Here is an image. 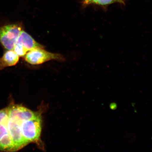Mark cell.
Listing matches in <instances>:
<instances>
[{
  "instance_id": "6da1fadb",
  "label": "cell",
  "mask_w": 152,
  "mask_h": 152,
  "mask_svg": "<svg viewBox=\"0 0 152 152\" xmlns=\"http://www.w3.org/2000/svg\"><path fill=\"white\" fill-rule=\"evenodd\" d=\"M10 118L8 107L0 110V151L5 152L17 151L10 137Z\"/></svg>"
},
{
  "instance_id": "7a4b0ae2",
  "label": "cell",
  "mask_w": 152,
  "mask_h": 152,
  "mask_svg": "<svg viewBox=\"0 0 152 152\" xmlns=\"http://www.w3.org/2000/svg\"><path fill=\"white\" fill-rule=\"evenodd\" d=\"M42 122V115L24 121L22 131L23 135L28 143H35L41 149H44V145L41 139Z\"/></svg>"
},
{
  "instance_id": "3957f363",
  "label": "cell",
  "mask_w": 152,
  "mask_h": 152,
  "mask_svg": "<svg viewBox=\"0 0 152 152\" xmlns=\"http://www.w3.org/2000/svg\"><path fill=\"white\" fill-rule=\"evenodd\" d=\"M24 58L27 62L32 65L42 64L52 60L61 62L65 61L62 55L47 51L44 48H36L30 50Z\"/></svg>"
},
{
  "instance_id": "277c9868",
  "label": "cell",
  "mask_w": 152,
  "mask_h": 152,
  "mask_svg": "<svg viewBox=\"0 0 152 152\" xmlns=\"http://www.w3.org/2000/svg\"><path fill=\"white\" fill-rule=\"evenodd\" d=\"M22 31V25L20 23L0 26V43L6 50H12Z\"/></svg>"
},
{
  "instance_id": "5b68a950",
  "label": "cell",
  "mask_w": 152,
  "mask_h": 152,
  "mask_svg": "<svg viewBox=\"0 0 152 152\" xmlns=\"http://www.w3.org/2000/svg\"><path fill=\"white\" fill-rule=\"evenodd\" d=\"M17 43L20 44L27 52L36 48H44L42 45L36 42L28 34L22 31L17 39Z\"/></svg>"
},
{
  "instance_id": "8992f818",
  "label": "cell",
  "mask_w": 152,
  "mask_h": 152,
  "mask_svg": "<svg viewBox=\"0 0 152 152\" xmlns=\"http://www.w3.org/2000/svg\"><path fill=\"white\" fill-rule=\"evenodd\" d=\"M19 58L13 49L7 50L3 56L0 58V70L16 65L18 62Z\"/></svg>"
},
{
  "instance_id": "52a82bcc",
  "label": "cell",
  "mask_w": 152,
  "mask_h": 152,
  "mask_svg": "<svg viewBox=\"0 0 152 152\" xmlns=\"http://www.w3.org/2000/svg\"><path fill=\"white\" fill-rule=\"evenodd\" d=\"M116 3L124 4L125 2L122 0H83V4L84 6L95 4L101 6H107Z\"/></svg>"
},
{
  "instance_id": "ba28073f",
  "label": "cell",
  "mask_w": 152,
  "mask_h": 152,
  "mask_svg": "<svg viewBox=\"0 0 152 152\" xmlns=\"http://www.w3.org/2000/svg\"><path fill=\"white\" fill-rule=\"evenodd\" d=\"M123 1H124L125 2V0H122Z\"/></svg>"
}]
</instances>
